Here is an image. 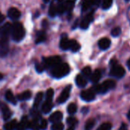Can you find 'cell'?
Instances as JSON below:
<instances>
[{
	"label": "cell",
	"instance_id": "cell-39",
	"mask_svg": "<svg viewBox=\"0 0 130 130\" xmlns=\"http://www.w3.org/2000/svg\"><path fill=\"white\" fill-rule=\"evenodd\" d=\"M35 67H36V70H37L38 73H41V72H43V70H44L43 66L41 65V64H37L36 66H35Z\"/></svg>",
	"mask_w": 130,
	"mask_h": 130
},
{
	"label": "cell",
	"instance_id": "cell-31",
	"mask_svg": "<svg viewBox=\"0 0 130 130\" xmlns=\"http://www.w3.org/2000/svg\"><path fill=\"white\" fill-rule=\"evenodd\" d=\"M113 4V0H102L101 7L103 9H108L111 7Z\"/></svg>",
	"mask_w": 130,
	"mask_h": 130
},
{
	"label": "cell",
	"instance_id": "cell-5",
	"mask_svg": "<svg viewBox=\"0 0 130 130\" xmlns=\"http://www.w3.org/2000/svg\"><path fill=\"white\" fill-rule=\"evenodd\" d=\"M126 74L125 69L119 64H115L111 66V69H110V75L112 77H114L116 78H122Z\"/></svg>",
	"mask_w": 130,
	"mask_h": 130
},
{
	"label": "cell",
	"instance_id": "cell-7",
	"mask_svg": "<svg viewBox=\"0 0 130 130\" xmlns=\"http://www.w3.org/2000/svg\"><path fill=\"white\" fill-rule=\"evenodd\" d=\"M95 92L91 88L89 90H83L82 93H81V98L86 101V102H91L92 100H94L95 99Z\"/></svg>",
	"mask_w": 130,
	"mask_h": 130
},
{
	"label": "cell",
	"instance_id": "cell-44",
	"mask_svg": "<svg viewBox=\"0 0 130 130\" xmlns=\"http://www.w3.org/2000/svg\"><path fill=\"white\" fill-rule=\"evenodd\" d=\"M126 65H127V67H128V68L130 70V58L127 61V63H126Z\"/></svg>",
	"mask_w": 130,
	"mask_h": 130
},
{
	"label": "cell",
	"instance_id": "cell-20",
	"mask_svg": "<svg viewBox=\"0 0 130 130\" xmlns=\"http://www.w3.org/2000/svg\"><path fill=\"white\" fill-rule=\"evenodd\" d=\"M5 99L11 103L15 105L17 103V99L15 98V97L14 96V94L12 93V92L11 90H7L5 93Z\"/></svg>",
	"mask_w": 130,
	"mask_h": 130
},
{
	"label": "cell",
	"instance_id": "cell-50",
	"mask_svg": "<svg viewBox=\"0 0 130 130\" xmlns=\"http://www.w3.org/2000/svg\"><path fill=\"white\" fill-rule=\"evenodd\" d=\"M127 1H128V0H127Z\"/></svg>",
	"mask_w": 130,
	"mask_h": 130
},
{
	"label": "cell",
	"instance_id": "cell-49",
	"mask_svg": "<svg viewBox=\"0 0 130 130\" xmlns=\"http://www.w3.org/2000/svg\"><path fill=\"white\" fill-rule=\"evenodd\" d=\"M43 2H44L45 3H47V2H50V0H43Z\"/></svg>",
	"mask_w": 130,
	"mask_h": 130
},
{
	"label": "cell",
	"instance_id": "cell-11",
	"mask_svg": "<svg viewBox=\"0 0 130 130\" xmlns=\"http://www.w3.org/2000/svg\"><path fill=\"white\" fill-rule=\"evenodd\" d=\"M8 16L11 20H18L21 17V12L16 8H11L8 11Z\"/></svg>",
	"mask_w": 130,
	"mask_h": 130
},
{
	"label": "cell",
	"instance_id": "cell-36",
	"mask_svg": "<svg viewBox=\"0 0 130 130\" xmlns=\"http://www.w3.org/2000/svg\"><path fill=\"white\" fill-rule=\"evenodd\" d=\"M30 113H31V116H33V119H34V120H39L40 119V117H41L40 113L37 111V109L34 108V110H32L30 111Z\"/></svg>",
	"mask_w": 130,
	"mask_h": 130
},
{
	"label": "cell",
	"instance_id": "cell-19",
	"mask_svg": "<svg viewBox=\"0 0 130 130\" xmlns=\"http://www.w3.org/2000/svg\"><path fill=\"white\" fill-rule=\"evenodd\" d=\"M31 92L29 91V90H27V91H24L20 94L18 95L17 97V99L20 101H24V100H28L29 99H30L31 97Z\"/></svg>",
	"mask_w": 130,
	"mask_h": 130
},
{
	"label": "cell",
	"instance_id": "cell-15",
	"mask_svg": "<svg viewBox=\"0 0 130 130\" xmlns=\"http://www.w3.org/2000/svg\"><path fill=\"white\" fill-rule=\"evenodd\" d=\"M53 108V103L52 101H49V100H46L43 105H42V107H41V111L44 114H47L49 113L51 110Z\"/></svg>",
	"mask_w": 130,
	"mask_h": 130
},
{
	"label": "cell",
	"instance_id": "cell-12",
	"mask_svg": "<svg viewBox=\"0 0 130 130\" xmlns=\"http://www.w3.org/2000/svg\"><path fill=\"white\" fill-rule=\"evenodd\" d=\"M111 41L107 38H104L98 41V46L101 50H107L110 48Z\"/></svg>",
	"mask_w": 130,
	"mask_h": 130
},
{
	"label": "cell",
	"instance_id": "cell-43",
	"mask_svg": "<svg viewBox=\"0 0 130 130\" xmlns=\"http://www.w3.org/2000/svg\"><path fill=\"white\" fill-rule=\"evenodd\" d=\"M4 18H5L4 15L0 12V23H1V22H2V21H4Z\"/></svg>",
	"mask_w": 130,
	"mask_h": 130
},
{
	"label": "cell",
	"instance_id": "cell-2",
	"mask_svg": "<svg viewBox=\"0 0 130 130\" xmlns=\"http://www.w3.org/2000/svg\"><path fill=\"white\" fill-rule=\"evenodd\" d=\"M70 71V67L66 63H60L52 68L51 74L55 78H62L66 76Z\"/></svg>",
	"mask_w": 130,
	"mask_h": 130
},
{
	"label": "cell",
	"instance_id": "cell-4",
	"mask_svg": "<svg viewBox=\"0 0 130 130\" xmlns=\"http://www.w3.org/2000/svg\"><path fill=\"white\" fill-rule=\"evenodd\" d=\"M10 33L0 31V57H5L9 51L8 36Z\"/></svg>",
	"mask_w": 130,
	"mask_h": 130
},
{
	"label": "cell",
	"instance_id": "cell-18",
	"mask_svg": "<svg viewBox=\"0 0 130 130\" xmlns=\"http://www.w3.org/2000/svg\"><path fill=\"white\" fill-rule=\"evenodd\" d=\"M43 93L42 92H39L34 99V109H37L39 107V106L40 105V103L43 101Z\"/></svg>",
	"mask_w": 130,
	"mask_h": 130
},
{
	"label": "cell",
	"instance_id": "cell-16",
	"mask_svg": "<svg viewBox=\"0 0 130 130\" xmlns=\"http://www.w3.org/2000/svg\"><path fill=\"white\" fill-rule=\"evenodd\" d=\"M101 78V72L100 70H94V73L91 74V77H90V79H91V81L94 84H97L100 79Z\"/></svg>",
	"mask_w": 130,
	"mask_h": 130
},
{
	"label": "cell",
	"instance_id": "cell-30",
	"mask_svg": "<svg viewBox=\"0 0 130 130\" xmlns=\"http://www.w3.org/2000/svg\"><path fill=\"white\" fill-rule=\"evenodd\" d=\"M91 74H92V71L90 67H85L82 71V74L86 78H90Z\"/></svg>",
	"mask_w": 130,
	"mask_h": 130
},
{
	"label": "cell",
	"instance_id": "cell-10",
	"mask_svg": "<svg viewBox=\"0 0 130 130\" xmlns=\"http://www.w3.org/2000/svg\"><path fill=\"white\" fill-rule=\"evenodd\" d=\"M1 110H2V113L4 120H5V121L8 120L11 116V112L9 110L8 107L7 105H5V103H2L1 104Z\"/></svg>",
	"mask_w": 130,
	"mask_h": 130
},
{
	"label": "cell",
	"instance_id": "cell-42",
	"mask_svg": "<svg viewBox=\"0 0 130 130\" xmlns=\"http://www.w3.org/2000/svg\"><path fill=\"white\" fill-rule=\"evenodd\" d=\"M119 130H128V128H127V126L126 124L125 123H123L120 126V128L119 129Z\"/></svg>",
	"mask_w": 130,
	"mask_h": 130
},
{
	"label": "cell",
	"instance_id": "cell-9",
	"mask_svg": "<svg viewBox=\"0 0 130 130\" xmlns=\"http://www.w3.org/2000/svg\"><path fill=\"white\" fill-rule=\"evenodd\" d=\"M93 19H94L93 13H92V12L88 13V15H86L83 18L82 21H81L80 27H81L82 29H87V28L89 27L90 24L92 22Z\"/></svg>",
	"mask_w": 130,
	"mask_h": 130
},
{
	"label": "cell",
	"instance_id": "cell-26",
	"mask_svg": "<svg viewBox=\"0 0 130 130\" xmlns=\"http://www.w3.org/2000/svg\"><path fill=\"white\" fill-rule=\"evenodd\" d=\"M95 123H96L95 120L94 119L88 120L85 125V130H92L95 126Z\"/></svg>",
	"mask_w": 130,
	"mask_h": 130
},
{
	"label": "cell",
	"instance_id": "cell-33",
	"mask_svg": "<svg viewBox=\"0 0 130 130\" xmlns=\"http://www.w3.org/2000/svg\"><path fill=\"white\" fill-rule=\"evenodd\" d=\"M52 130H63L64 129V125L61 122L54 123L51 127Z\"/></svg>",
	"mask_w": 130,
	"mask_h": 130
},
{
	"label": "cell",
	"instance_id": "cell-13",
	"mask_svg": "<svg viewBox=\"0 0 130 130\" xmlns=\"http://www.w3.org/2000/svg\"><path fill=\"white\" fill-rule=\"evenodd\" d=\"M75 83L78 87H81V88L85 87L88 84L87 78L85 77L82 74H78L75 78Z\"/></svg>",
	"mask_w": 130,
	"mask_h": 130
},
{
	"label": "cell",
	"instance_id": "cell-40",
	"mask_svg": "<svg viewBox=\"0 0 130 130\" xmlns=\"http://www.w3.org/2000/svg\"><path fill=\"white\" fill-rule=\"evenodd\" d=\"M16 130H26V129H25V127L20 123H18V124H17Z\"/></svg>",
	"mask_w": 130,
	"mask_h": 130
},
{
	"label": "cell",
	"instance_id": "cell-47",
	"mask_svg": "<svg viewBox=\"0 0 130 130\" xmlns=\"http://www.w3.org/2000/svg\"><path fill=\"white\" fill-rule=\"evenodd\" d=\"M67 130H75V128H72V127H69Z\"/></svg>",
	"mask_w": 130,
	"mask_h": 130
},
{
	"label": "cell",
	"instance_id": "cell-29",
	"mask_svg": "<svg viewBox=\"0 0 130 130\" xmlns=\"http://www.w3.org/2000/svg\"><path fill=\"white\" fill-rule=\"evenodd\" d=\"M77 109L78 108H77L76 104H75V103H70L68 106V107H67V111H68L69 114L73 115V114H75L77 112Z\"/></svg>",
	"mask_w": 130,
	"mask_h": 130
},
{
	"label": "cell",
	"instance_id": "cell-6",
	"mask_svg": "<svg viewBox=\"0 0 130 130\" xmlns=\"http://www.w3.org/2000/svg\"><path fill=\"white\" fill-rule=\"evenodd\" d=\"M43 62L46 67H54L57 64L61 63V58L59 56H53L50 57H46L43 59Z\"/></svg>",
	"mask_w": 130,
	"mask_h": 130
},
{
	"label": "cell",
	"instance_id": "cell-3",
	"mask_svg": "<svg viewBox=\"0 0 130 130\" xmlns=\"http://www.w3.org/2000/svg\"><path fill=\"white\" fill-rule=\"evenodd\" d=\"M116 87V82L113 80H107L104 81L102 84H98L92 87L91 89L95 93H106L109 90L113 89Z\"/></svg>",
	"mask_w": 130,
	"mask_h": 130
},
{
	"label": "cell",
	"instance_id": "cell-21",
	"mask_svg": "<svg viewBox=\"0 0 130 130\" xmlns=\"http://www.w3.org/2000/svg\"><path fill=\"white\" fill-rule=\"evenodd\" d=\"M17 124H18V123H17L16 120H12L6 123L4 125V129L5 130H15Z\"/></svg>",
	"mask_w": 130,
	"mask_h": 130
},
{
	"label": "cell",
	"instance_id": "cell-34",
	"mask_svg": "<svg viewBox=\"0 0 130 130\" xmlns=\"http://www.w3.org/2000/svg\"><path fill=\"white\" fill-rule=\"evenodd\" d=\"M112 128V124L110 123H102L97 130H110Z\"/></svg>",
	"mask_w": 130,
	"mask_h": 130
},
{
	"label": "cell",
	"instance_id": "cell-38",
	"mask_svg": "<svg viewBox=\"0 0 130 130\" xmlns=\"http://www.w3.org/2000/svg\"><path fill=\"white\" fill-rule=\"evenodd\" d=\"M40 130H46L47 128V121L44 119H42L40 123Z\"/></svg>",
	"mask_w": 130,
	"mask_h": 130
},
{
	"label": "cell",
	"instance_id": "cell-23",
	"mask_svg": "<svg viewBox=\"0 0 130 130\" xmlns=\"http://www.w3.org/2000/svg\"><path fill=\"white\" fill-rule=\"evenodd\" d=\"M81 46L78 44V41H76L75 40H70V48L73 52H76L78 51H79Z\"/></svg>",
	"mask_w": 130,
	"mask_h": 130
},
{
	"label": "cell",
	"instance_id": "cell-37",
	"mask_svg": "<svg viewBox=\"0 0 130 130\" xmlns=\"http://www.w3.org/2000/svg\"><path fill=\"white\" fill-rule=\"evenodd\" d=\"M121 34V28L120 27H116L111 31V34L113 37H117Z\"/></svg>",
	"mask_w": 130,
	"mask_h": 130
},
{
	"label": "cell",
	"instance_id": "cell-32",
	"mask_svg": "<svg viewBox=\"0 0 130 130\" xmlns=\"http://www.w3.org/2000/svg\"><path fill=\"white\" fill-rule=\"evenodd\" d=\"M21 123L25 127L26 130L30 129V122L29 121L28 118L27 116H23L22 119H21Z\"/></svg>",
	"mask_w": 130,
	"mask_h": 130
},
{
	"label": "cell",
	"instance_id": "cell-28",
	"mask_svg": "<svg viewBox=\"0 0 130 130\" xmlns=\"http://www.w3.org/2000/svg\"><path fill=\"white\" fill-rule=\"evenodd\" d=\"M66 123L69 126V127H72V128H75V126L78 124V120L76 118L73 117V116H70L66 120Z\"/></svg>",
	"mask_w": 130,
	"mask_h": 130
},
{
	"label": "cell",
	"instance_id": "cell-48",
	"mask_svg": "<svg viewBox=\"0 0 130 130\" xmlns=\"http://www.w3.org/2000/svg\"><path fill=\"white\" fill-rule=\"evenodd\" d=\"M2 78H3V75H2V74H0V80H2Z\"/></svg>",
	"mask_w": 130,
	"mask_h": 130
},
{
	"label": "cell",
	"instance_id": "cell-25",
	"mask_svg": "<svg viewBox=\"0 0 130 130\" xmlns=\"http://www.w3.org/2000/svg\"><path fill=\"white\" fill-rule=\"evenodd\" d=\"M92 5H93L92 0H83L82 5V11H88Z\"/></svg>",
	"mask_w": 130,
	"mask_h": 130
},
{
	"label": "cell",
	"instance_id": "cell-22",
	"mask_svg": "<svg viewBox=\"0 0 130 130\" xmlns=\"http://www.w3.org/2000/svg\"><path fill=\"white\" fill-rule=\"evenodd\" d=\"M57 7H56V5H55V3L52 2L50 5V8H49V15L50 17H55L57 14Z\"/></svg>",
	"mask_w": 130,
	"mask_h": 130
},
{
	"label": "cell",
	"instance_id": "cell-14",
	"mask_svg": "<svg viewBox=\"0 0 130 130\" xmlns=\"http://www.w3.org/2000/svg\"><path fill=\"white\" fill-rule=\"evenodd\" d=\"M62 113L60 111H56L55 113H53V114H51V116L49 118V120L54 123H58V122H61V120H62Z\"/></svg>",
	"mask_w": 130,
	"mask_h": 130
},
{
	"label": "cell",
	"instance_id": "cell-24",
	"mask_svg": "<svg viewBox=\"0 0 130 130\" xmlns=\"http://www.w3.org/2000/svg\"><path fill=\"white\" fill-rule=\"evenodd\" d=\"M46 40V34L44 31H40L38 32V34H37V38L35 41L36 44H40L42 43L43 41H45Z\"/></svg>",
	"mask_w": 130,
	"mask_h": 130
},
{
	"label": "cell",
	"instance_id": "cell-46",
	"mask_svg": "<svg viewBox=\"0 0 130 130\" xmlns=\"http://www.w3.org/2000/svg\"><path fill=\"white\" fill-rule=\"evenodd\" d=\"M127 117H128V119L130 120V110L129 111V113H128V114H127Z\"/></svg>",
	"mask_w": 130,
	"mask_h": 130
},
{
	"label": "cell",
	"instance_id": "cell-8",
	"mask_svg": "<svg viewBox=\"0 0 130 130\" xmlns=\"http://www.w3.org/2000/svg\"><path fill=\"white\" fill-rule=\"evenodd\" d=\"M71 90H72V86L71 85H69V86L66 87L64 88V90L62 91V93L59 95V98L57 99V102L59 103H64L69 99Z\"/></svg>",
	"mask_w": 130,
	"mask_h": 130
},
{
	"label": "cell",
	"instance_id": "cell-35",
	"mask_svg": "<svg viewBox=\"0 0 130 130\" xmlns=\"http://www.w3.org/2000/svg\"><path fill=\"white\" fill-rule=\"evenodd\" d=\"M54 95V92L53 89H49L46 91V100H49V101H52L53 100V97Z\"/></svg>",
	"mask_w": 130,
	"mask_h": 130
},
{
	"label": "cell",
	"instance_id": "cell-1",
	"mask_svg": "<svg viewBox=\"0 0 130 130\" xmlns=\"http://www.w3.org/2000/svg\"><path fill=\"white\" fill-rule=\"evenodd\" d=\"M11 35L12 39L16 42L21 41L24 38L25 35V31L23 25L20 22H14L11 25Z\"/></svg>",
	"mask_w": 130,
	"mask_h": 130
},
{
	"label": "cell",
	"instance_id": "cell-41",
	"mask_svg": "<svg viewBox=\"0 0 130 130\" xmlns=\"http://www.w3.org/2000/svg\"><path fill=\"white\" fill-rule=\"evenodd\" d=\"M101 2V0H92L93 5L94 6H99Z\"/></svg>",
	"mask_w": 130,
	"mask_h": 130
},
{
	"label": "cell",
	"instance_id": "cell-27",
	"mask_svg": "<svg viewBox=\"0 0 130 130\" xmlns=\"http://www.w3.org/2000/svg\"><path fill=\"white\" fill-rule=\"evenodd\" d=\"M30 129L40 130V123H39L38 120H34V119H33V120H32V121H30Z\"/></svg>",
	"mask_w": 130,
	"mask_h": 130
},
{
	"label": "cell",
	"instance_id": "cell-45",
	"mask_svg": "<svg viewBox=\"0 0 130 130\" xmlns=\"http://www.w3.org/2000/svg\"><path fill=\"white\" fill-rule=\"evenodd\" d=\"M75 1H76V0H66V2H73V3H75Z\"/></svg>",
	"mask_w": 130,
	"mask_h": 130
},
{
	"label": "cell",
	"instance_id": "cell-17",
	"mask_svg": "<svg viewBox=\"0 0 130 130\" xmlns=\"http://www.w3.org/2000/svg\"><path fill=\"white\" fill-rule=\"evenodd\" d=\"M59 46L64 51L69 50L70 48V40L68 39V38H66V37L62 38L60 41Z\"/></svg>",
	"mask_w": 130,
	"mask_h": 130
}]
</instances>
